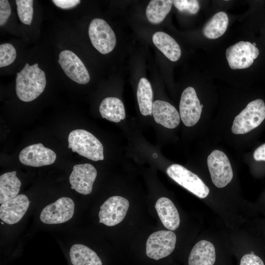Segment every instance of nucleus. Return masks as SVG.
<instances>
[{"label": "nucleus", "instance_id": "nucleus-16", "mask_svg": "<svg viewBox=\"0 0 265 265\" xmlns=\"http://www.w3.org/2000/svg\"><path fill=\"white\" fill-rule=\"evenodd\" d=\"M152 114L155 121L166 128H175L180 123L179 112L167 102L155 101L153 104Z\"/></svg>", "mask_w": 265, "mask_h": 265}, {"label": "nucleus", "instance_id": "nucleus-7", "mask_svg": "<svg viewBox=\"0 0 265 265\" xmlns=\"http://www.w3.org/2000/svg\"><path fill=\"white\" fill-rule=\"evenodd\" d=\"M176 236L171 231L161 230L152 233L146 244V253L150 258L158 260L169 255L174 250Z\"/></svg>", "mask_w": 265, "mask_h": 265}, {"label": "nucleus", "instance_id": "nucleus-13", "mask_svg": "<svg viewBox=\"0 0 265 265\" xmlns=\"http://www.w3.org/2000/svg\"><path fill=\"white\" fill-rule=\"evenodd\" d=\"M56 155L52 150L42 143L34 144L24 148L20 153L19 159L26 165L40 167L53 164Z\"/></svg>", "mask_w": 265, "mask_h": 265}, {"label": "nucleus", "instance_id": "nucleus-15", "mask_svg": "<svg viewBox=\"0 0 265 265\" xmlns=\"http://www.w3.org/2000/svg\"><path fill=\"white\" fill-rule=\"evenodd\" d=\"M29 201L24 194L17 196L2 203L0 207V218L8 224L18 223L27 211Z\"/></svg>", "mask_w": 265, "mask_h": 265}, {"label": "nucleus", "instance_id": "nucleus-9", "mask_svg": "<svg viewBox=\"0 0 265 265\" xmlns=\"http://www.w3.org/2000/svg\"><path fill=\"white\" fill-rule=\"evenodd\" d=\"M74 210L73 200L69 197H62L46 206L41 212L40 219L47 224L63 223L72 218Z\"/></svg>", "mask_w": 265, "mask_h": 265}, {"label": "nucleus", "instance_id": "nucleus-8", "mask_svg": "<svg viewBox=\"0 0 265 265\" xmlns=\"http://www.w3.org/2000/svg\"><path fill=\"white\" fill-rule=\"evenodd\" d=\"M259 54V50L248 41H239L226 50V57L232 69L249 67Z\"/></svg>", "mask_w": 265, "mask_h": 265}, {"label": "nucleus", "instance_id": "nucleus-14", "mask_svg": "<svg viewBox=\"0 0 265 265\" xmlns=\"http://www.w3.org/2000/svg\"><path fill=\"white\" fill-rule=\"evenodd\" d=\"M97 175L96 168L91 164L74 165L69 177L71 188L82 194H90Z\"/></svg>", "mask_w": 265, "mask_h": 265}, {"label": "nucleus", "instance_id": "nucleus-11", "mask_svg": "<svg viewBox=\"0 0 265 265\" xmlns=\"http://www.w3.org/2000/svg\"><path fill=\"white\" fill-rule=\"evenodd\" d=\"M58 62L65 74L72 80L81 84L89 81L90 76L84 64L72 51L65 50L61 52Z\"/></svg>", "mask_w": 265, "mask_h": 265}, {"label": "nucleus", "instance_id": "nucleus-31", "mask_svg": "<svg viewBox=\"0 0 265 265\" xmlns=\"http://www.w3.org/2000/svg\"><path fill=\"white\" fill-rule=\"evenodd\" d=\"M53 3L58 7L67 9L73 8L80 2V0H53Z\"/></svg>", "mask_w": 265, "mask_h": 265}, {"label": "nucleus", "instance_id": "nucleus-33", "mask_svg": "<svg viewBox=\"0 0 265 265\" xmlns=\"http://www.w3.org/2000/svg\"><path fill=\"white\" fill-rule=\"evenodd\" d=\"M252 44H253V45L254 46H256V43H253Z\"/></svg>", "mask_w": 265, "mask_h": 265}, {"label": "nucleus", "instance_id": "nucleus-19", "mask_svg": "<svg viewBox=\"0 0 265 265\" xmlns=\"http://www.w3.org/2000/svg\"><path fill=\"white\" fill-rule=\"evenodd\" d=\"M152 40L157 48L170 60L177 61L181 57V50L178 43L167 33L155 32Z\"/></svg>", "mask_w": 265, "mask_h": 265}, {"label": "nucleus", "instance_id": "nucleus-10", "mask_svg": "<svg viewBox=\"0 0 265 265\" xmlns=\"http://www.w3.org/2000/svg\"><path fill=\"white\" fill-rule=\"evenodd\" d=\"M129 207L128 200L121 196L108 198L100 207L99 223L113 226L121 222L125 217Z\"/></svg>", "mask_w": 265, "mask_h": 265}, {"label": "nucleus", "instance_id": "nucleus-23", "mask_svg": "<svg viewBox=\"0 0 265 265\" xmlns=\"http://www.w3.org/2000/svg\"><path fill=\"white\" fill-rule=\"evenodd\" d=\"M228 22V17L225 12H217L205 25L202 30L203 34L208 39L218 38L225 32Z\"/></svg>", "mask_w": 265, "mask_h": 265}, {"label": "nucleus", "instance_id": "nucleus-24", "mask_svg": "<svg viewBox=\"0 0 265 265\" xmlns=\"http://www.w3.org/2000/svg\"><path fill=\"white\" fill-rule=\"evenodd\" d=\"M137 99L141 113L151 115L153 108V91L150 82L145 78L140 79L137 89Z\"/></svg>", "mask_w": 265, "mask_h": 265}, {"label": "nucleus", "instance_id": "nucleus-32", "mask_svg": "<svg viewBox=\"0 0 265 265\" xmlns=\"http://www.w3.org/2000/svg\"><path fill=\"white\" fill-rule=\"evenodd\" d=\"M253 157L256 161H265V143L258 147L254 151Z\"/></svg>", "mask_w": 265, "mask_h": 265}, {"label": "nucleus", "instance_id": "nucleus-6", "mask_svg": "<svg viewBox=\"0 0 265 265\" xmlns=\"http://www.w3.org/2000/svg\"><path fill=\"white\" fill-rule=\"evenodd\" d=\"M207 164L213 184L218 188L226 186L232 180L233 172L226 154L213 150L207 158Z\"/></svg>", "mask_w": 265, "mask_h": 265}, {"label": "nucleus", "instance_id": "nucleus-22", "mask_svg": "<svg viewBox=\"0 0 265 265\" xmlns=\"http://www.w3.org/2000/svg\"><path fill=\"white\" fill-rule=\"evenodd\" d=\"M16 171L5 173L0 176V203L17 196L21 183L16 176Z\"/></svg>", "mask_w": 265, "mask_h": 265}, {"label": "nucleus", "instance_id": "nucleus-20", "mask_svg": "<svg viewBox=\"0 0 265 265\" xmlns=\"http://www.w3.org/2000/svg\"><path fill=\"white\" fill-rule=\"evenodd\" d=\"M99 111L102 117L118 123L125 118L126 113L122 102L116 97H106L101 102Z\"/></svg>", "mask_w": 265, "mask_h": 265}, {"label": "nucleus", "instance_id": "nucleus-28", "mask_svg": "<svg viewBox=\"0 0 265 265\" xmlns=\"http://www.w3.org/2000/svg\"><path fill=\"white\" fill-rule=\"evenodd\" d=\"M175 7L181 12H186L191 14L198 12L200 5L195 0H173Z\"/></svg>", "mask_w": 265, "mask_h": 265}, {"label": "nucleus", "instance_id": "nucleus-18", "mask_svg": "<svg viewBox=\"0 0 265 265\" xmlns=\"http://www.w3.org/2000/svg\"><path fill=\"white\" fill-rule=\"evenodd\" d=\"M215 250L211 242L202 240L192 248L189 258L188 265H213L215 261Z\"/></svg>", "mask_w": 265, "mask_h": 265}, {"label": "nucleus", "instance_id": "nucleus-27", "mask_svg": "<svg viewBox=\"0 0 265 265\" xmlns=\"http://www.w3.org/2000/svg\"><path fill=\"white\" fill-rule=\"evenodd\" d=\"M16 51L9 43L0 45V67L8 66L12 63L16 57Z\"/></svg>", "mask_w": 265, "mask_h": 265}, {"label": "nucleus", "instance_id": "nucleus-25", "mask_svg": "<svg viewBox=\"0 0 265 265\" xmlns=\"http://www.w3.org/2000/svg\"><path fill=\"white\" fill-rule=\"evenodd\" d=\"M173 0H152L148 4L146 15L148 21L155 24L161 23L170 12Z\"/></svg>", "mask_w": 265, "mask_h": 265}, {"label": "nucleus", "instance_id": "nucleus-26", "mask_svg": "<svg viewBox=\"0 0 265 265\" xmlns=\"http://www.w3.org/2000/svg\"><path fill=\"white\" fill-rule=\"evenodd\" d=\"M17 10L20 21L24 24L30 25L33 15L32 0H16Z\"/></svg>", "mask_w": 265, "mask_h": 265}, {"label": "nucleus", "instance_id": "nucleus-5", "mask_svg": "<svg viewBox=\"0 0 265 265\" xmlns=\"http://www.w3.org/2000/svg\"><path fill=\"white\" fill-rule=\"evenodd\" d=\"M88 34L92 45L102 54L111 52L116 45V39L113 30L102 19L95 18L91 21Z\"/></svg>", "mask_w": 265, "mask_h": 265}, {"label": "nucleus", "instance_id": "nucleus-1", "mask_svg": "<svg viewBox=\"0 0 265 265\" xmlns=\"http://www.w3.org/2000/svg\"><path fill=\"white\" fill-rule=\"evenodd\" d=\"M16 91L18 98L26 102L36 99L44 91L46 79L45 72L35 63H26L20 72L17 73Z\"/></svg>", "mask_w": 265, "mask_h": 265}, {"label": "nucleus", "instance_id": "nucleus-2", "mask_svg": "<svg viewBox=\"0 0 265 265\" xmlns=\"http://www.w3.org/2000/svg\"><path fill=\"white\" fill-rule=\"evenodd\" d=\"M68 140V148L73 152L95 161L104 159L102 144L90 132L82 129L73 130Z\"/></svg>", "mask_w": 265, "mask_h": 265}, {"label": "nucleus", "instance_id": "nucleus-3", "mask_svg": "<svg viewBox=\"0 0 265 265\" xmlns=\"http://www.w3.org/2000/svg\"><path fill=\"white\" fill-rule=\"evenodd\" d=\"M265 119V104L256 99L248 104L234 120L232 132L236 134H245L258 127Z\"/></svg>", "mask_w": 265, "mask_h": 265}, {"label": "nucleus", "instance_id": "nucleus-12", "mask_svg": "<svg viewBox=\"0 0 265 265\" xmlns=\"http://www.w3.org/2000/svg\"><path fill=\"white\" fill-rule=\"evenodd\" d=\"M180 114L184 125L192 127L200 119L202 107L195 89L188 87L183 92L179 105Z\"/></svg>", "mask_w": 265, "mask_h": 265}, {"label": "nucleus", "instance_id": "nucleus-21", "mask_svg": "<svg viewBox=\"0 0 265 265\" xmlns=\"http://www.w3.org/2000/svg\"><path fill=\"white\" fill-rule=\"evenodd\" d=\"M69 254L73 265H102L97 254L84 245L74 244L70 250Z\"/></svg>", "mask_w": 265, "mask_h": 265}, {"label": "nucleus", "instance_id": "nucleus-4", "mask_svg": "<svg viewBox=\"0 0 265 265\" xmlns=\"http://www.w3.org/2000/svg\"><path fill=\"white\" fill-rule=\"evenodd\" d=\"M168 176L179 185L200 198H205L210 192L209 188L195 174L183 166L173 164L166 169Z\"/></svg>", "mask_w": 265, "mask_h": 265}, {"label": "nucleus", "instance_id": "nucleus-17", "mask_svg": "<svg viewBox=\"0 0 265 265\" xmlns=\"http://www.w3.org/2000/svg\"><path fill=\"white\" fill-rule=\"evenodd\" d=\"M155 209L165 228L170 231L178 228L180 223L179 214L171 200L166 197L159 198L156 203Z\"/></svg>", "mask_w": 265, "mask_h": 265}, {"label": "nucleus", "instance_id": "nucleus-29", "mask_svg": "<svg viewBox=\"0 0 265 265\" xmlns=\"http://www.w3.org/2000/svg\"><path fill=\"white\" fill-rule=\"evenodd\" d=\"M11 13V9L7 0H0V26H3L7 22Z\"/></svg>", "mask_w": 265, "mask_h": 265}, {"label": "nucleus", "instance_id": "nucleus-30", "mask_svg": "<svg viewBox=\"0 0 265 265\" xmlns=\"http://www.w3.org/2000/svg\"><path fill=\"white\" fill-rule=\"evenodd\" d=\"M240 265H265L263 260L253 253L244 255L241 259Z\"/></svg>", "mask_w": 265, "mask_h": 265}]
</instances>
